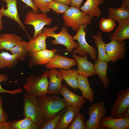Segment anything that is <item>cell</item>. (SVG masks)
Segmentation results:
<instances>
[{"label": "cell", "instance_id": "37", "mask_svg": "<svg viewBox=\"0 0 129 129\" xmlns=\"http://www.w3.org/2000/svg\"><path fill=\"white\" fill-rule=\"evenodd\" d=\"M3 98L0 96V123L8 120V117L3 109Z\"/></svg>", "mask_w": 129, "mask_h": 129}, {"label": "cell", "instance_id": "31", "mask_svg": "<svg viewBox=\"0 0 129 129\" xmlns=\"http://www.w3.org/2000/svg\"><path fill=\"white\" fill-rule=\"evenodd\" d=\"M71 124L67 129H86V123L84 122L85 118L84 115L80 113L75 117Z\"/></svg>", "mask_w": 129, "mask_h": 129}, {"label": "cell", "instance_id": "20", "mask_svg": "<svg viewBox=\"0 0 129 129\" xmlns=\"http://www.w3.org/2000/svg\"><path fill=\"white\" fill-rule=\"evenodd\" d=\"M47 37L43 31H41L34 39L30 40L27 43L29 53H32L46 49V40Z\"/></svg>", "mask_w": 129, "mask_h": 129}, {"label": "cell", "instance_id": "23", "mask_svg": "<svg viewBox=\"0 0 129 129\" xmlns=\"http://www.w3.org/2000/svg\"><path fill=\"white\" fill-rule=\"evenodd\" d=\"M108 63L105 61L97 59L95 61L94 64L95 72L99 77L103 85L104 90L109 87L110 82L107 74Z\"/></svg>", "mask_w": 129, "mask_h": 129}, {"label": "cell", "instance_id": "32", "mask_svg": "<svg viewBox=\"0 0 129 129\" xmlns=\"http://www.w3.org/2000/svg\"><path fill=\"white\" fill-rule=\"evenodd\" d=\"M116 22L109 18L101 17L99 24L100 29L102 31L109 32L113 30L116 27Z\"/></svg>", "mask_w": 129, "mask_h": 129}, {"label": "cell", "instance_id": "6", "mask_svg": "<svg viewBox=\"0 0 129 129\" xmlns=\"http://www.w3.org/2000/svg\"><path fill=\"white\" fill-rule=\"evenodd\" d=\"M87 25H81L80 28L76 30V34L73 36V40H75L78 43V45L72 52L73 54H78L81 56L87 55L89 54L91 59L94 61L97 60V54L95 48L88 44L85 38L86 31H85Z\"/></svg>", "mask_w": 129, "mask_h": 129}, {"label": "cell", "instance_id": "30", "mask_svg": "<svg viewBox=\"0 0 129 129\" xmlns=\"http://www.w3.org/2000/svg\"><path fill=\"white\" fill-rule=\"evenodd\" d=\"M18 60L14 55L3 50L0 53V69L13 68L17 64Z\"/></svg>", "mask_w": 129, "mask_h": 129}, {"label": "cell", "instance_id": "27", "mask_svg": "<svg viewBox=\"0 0 129 129\" xmlns=\"http://www.w3.org/2000/svg\"><path fill=\"white\" fill-rule=\"evenodd\" d=\"M8 129H38L40 127L26 118L23 119L7 121Z\"/></svg>", "mask_w": 129, "mask_h": 129}, {"label": "cell", "instance_id": "21", "mask_svg": "<svg viewBox=\"0 0 129 129\" xmlns=\"http://www.w3.org/2000/svg\"><path fill=\"white\" fill-rule=\"evenodd\" d=\"M103 2V0H86L79 9L88 15L91 19L94 16L99 17L102 12L98 6Z\"/></svg>", "mask_w": 129, "mask_h": 129}, {"label": "cell", "instance_id": "41", "mask_svg": "<svg viewBox=\"0 0 129 129\" xmlns=\"http://www.w3.org/2000/svg\"><path fill=\"white\" fill-rule=\"evenodd\" d=\"M61 3L67 5H71V0H53Z\"/></svg>", "mask_w": 129, "mask_h": 129}, {"label": "cell", "instance_id": "5", "mask_svg": "<svg viewBox=\"0 0 129 129\" xmlns=\"http://www.w3.org/2000/svg\"><path fill=\"white\" fill-rule=\"evenodd\" d=\"M57 26L48 28L44 27L43 30L47 37L54 38V40L51 41L53 45L61 44L65 46L69 53L72 52L73 50L77 47L78 44L75 42L73 39V36L70 35L65 27H63L61 31L58 33H55V31L58 29Z\"/></svg>", "mask_w": 129, "mask_h": 129}, {"label": "cell", "instance_id": "13", "mask_svg": "<svg viewBox=\"0 0 129 129\" xmlns=\"http://www.w3.org/2000/svg\"><path fill=\"white\" fill-rule=\"evenodd\" d=\"M72 57L76 62L78 69L76 70L79 75L87 77L96 75L94 70V64L88 61L87 55L81 57L76 54H73Z\"/></svg>", "mask_w": 129, "mask_h": 129}, {"label": "cell", "instance_id": "28", "mask_svg": "<svg viewBox=\"0 0 129 129\" xmlns=\"http://www.w3.org/2000/svg\"><path fill=\"white\" fill-rule=\"evenodd\" d=\"M108 18L116 22L129 19V9L120 7L115 8L111 7L108 8Z\"/></svg>", "mask_w": 129, "mask_h": 129}, {"label": "cell", "instance_id": "4", "mask_svg": "<svg viewBox=\"0 0 129 129\" xmlns=\"http://www.w3.org/2000/svg\"><path fill=\"white\" fill-rule=\"evenodd\" d=\"M64 24L65 27H71L74 31L79 29L83 24L90 25L91 19L89 16L73 6L63 14Z\"/></svg>", "mask_w": 129, "mask_h": 129}, {"label": "cell", "instance_id": "12", "mask_svg": "<svg viewBox=\"0 0 129 129\" xmlns=\"http://www.w3.org/2000/svg\"><path fill=\"white\" fill-rule=\"evenodd\" d=\"M59 94L63 97L67 106H73L80 110L86 103L85 99L70 91L65 85L62 86Z\"/></svg>", "mask_w": 129, "mask_h": 129}, {"label": "cell", "instance_id": "3", "mask_svg": "<svg viewBox=\"0 0 129 129\" xmlns=\"http://www.w3.org/2000/svg\"><path fill=\"white\" fill-rule=\"evenodd\" d=\"M48 71H45L39 76L31 75L28 77L23 86L26 92L37 97L47 94L49 83L48 77Z\"/></svg>", "mask_w": 129, "mask_h": 129}, {"label": "cell", "instance_id": "39", "mask_svg": "<svg viewBox=\"0 0 129 129\" xmlns=\"http://www.w3.org/2000/svg\"><path fill=\"white\" fill-rule=\"evenodd\" d=\"M83 0H71V5L80 9Z\"/></svg>", "mask_w": 129, "mask_h": 129}, {"label": "cell", "instance_id": "40", "mask_svg": "<svg viewBox=\"0 0 129 129\" xmlns=\"http://www.w3.org/2000/svg\"><path fill=\"white\" fill-rule=\"evenodd\" d=\"M121 7L129 9V0H123L121 4Z\"/></svg>", "mask_w": 129, "mask_h": 129}, {"label": "cell", "instance_id": "9", "mask_svg": "<svg viewBox=\"0 0 129 129\" xmlns=\"http://www.w3.org/2000/svg\"><path fill=\"white\" fill-rule=\"evenodd\" d=\"M129 108V88L121 90L117 93L110 115L121 118Z\"/></svg>", "mask_w": 129, "mask_h": 129}, {"label": "cell", "instance_id": "25", "mask_svg": "<svg viewBox=\"0 0 129 129\" xmlns=\"http://www.w3.org/2000/svg\"><path fill=\"white\" fill-rule=\"evenodd\" d=\"M62 76L63 80L66 84L75 90L78 89V79L79 74L74 69L66 70L61 69L59 70Z\"/></svg>", "mask_w": 129, "mask_h": 129}, {"label": "cell", "instance_id": "38", "mask_svg": "<svg viewBox=\"0 0 129 129\" xmlns=\"http://www.w3.org/2000/svg\"><path fill=\"white\" fill-rule=\"evenodd\" d=\"M26 4V7H29L36 13H39V11L34 4L32 0H21Z\"/></svg>", "mask_w": 129, "mask_h": 129}, {"label": "cell", "instance_id": "43", "mask_svg": "<svg viewBox=\"0 0 129 129\" xmlns=\"http://www.w3.org/2000/svg\"><path fill=\"white\" fill-rule=\"evenodd\" d=\"M129 116V108L121 118H125Z\"/></svg>", "mask_w": 129, "mask_h": 129}, {"label": "cell", "instance_id": "33", "mask_svg": "<svg viewBox=\"0 0 129 129\" xmlns=\"http://www.w3.org/2000/svg\"><path fill=\"white\" fill-rule=\"evenodd\" d=\"M47 6L48 8L52 9L55 13L58 14H64L70 7L67 5L54 0L48 2Z\"/></svg>", "mask_w": 129, "mask_h": 129}, {"label": "cell", "instance_id": "16", "mask_svg": "<svg viewBox=\"0 0 129 129\" xmlns=\"http://www.w3.org/2000/svg\"><path fill=\"white\" fill-rule=\"evenodd\" d=\"M6 4V9H5L3 5L0 9L3 16H7L17 22L27 34L26 27L20 20L17 11V0H2Z\"/></svg>", "mask_w": 129, "mask_h": 129}, {"label": "cell", "instance_id": "29", "mask_svg": "<svg viewBox=\"0 0 129 129\" xmlns=\"http://www.w3.org/2000/svg\"><path fill=\"white\" fill-rule=\"evenodd\" d=\"M27 43L26 41H22L10 50L12 54L18 60L23 61L29 56V52L27 48Z\"/></svg>", "mask_w": 129, "mask_h": 129}, {"label": "cell", "instance_id": "7", "mask_svg": "<svg viewBox=\"0 0 129 129\" xmlns=\"http://www.w3.org/2000/svg\"><path fill=\"white\" fill-rule=\"evenodd\" d=\"M107 111L104 102L101 101L92 104L87 112L89 116V119L85 121L86 129H102L103 127L99 123L101 119L105 116Z\"/></svg>", "mask_w": 129, "mask_h": 129}, {"label": "cell", "instance_id": "44", "mask_svg": "<svg viewBox=\"0 0 129 129\" xmlns=\"http://www.w3.org/2000/svg\"></svg>", "mask_w": 129, "mask_h": 129}, {"label": "cell", "instance_id": "1", "mask_svg": "<svg viewBox=\"0 0 129 129\" xmlns=\"http://www.w3.org/2000/svg\"><path fill=\"white\" fill-rule=\"evenodd\" d=\"M23 98V113L25 118L40 127L47 121L37 97L26 92L24 93Z\"/></svg>", "mask_w": 129, "mask_h": 129}, {"label": "cell", "instance_id": "45", "mask_svg": "<svg viewBox=\"0 0 129 129\" xmlns=\"http://www.w3.org/2000/svg\"></svg>", "mask_w": 129, "mask_h": 129}, {"label": "cell", "instance_id": "10", "mask_svg": "<svg viewBox=\"0 0 129 129\" xmlns=\"http://www.w3.org/2000/svg\"><path fill=\"white\" fill-rule=\"evenodd\" d=\"M57 51L55 48L52 50L46 49L29 53V66L32 68L35 66L47 64L54 58Z\"/></svg>", "mask_w": 129, "mask_h": 129}, {"label": "cell", "instance_id": "42", "mask_svg": "<svg viewBox=\"0 0 129 129\" xmlns=\"http://www.w3.org/2000/svg\"><path fill=\"white\" fill-rule=\"evenodd\" d=\"M2 16L1 10H0V31L3 29L2 23L1 19L2 17Z\"/></svg>", "mask_w": 129, "mask_h": 129}, {"label": "cell", "instance_id": "18", "mask_svg": "<svg viewBox=\"0 0 129 129\" xmlns=\"http://www.w3.org/2000/svg\"><path fill=\"white\" fill-rule=\"evenodd\" d=\"M118 26L114 32L108 36L109 40L120 42L129 38V19L117 22Z\"/></svg>", "mask_w": 129, "mask_h": 129}, {"label": "cell", "instance_id": "35", "mask_svg": "<svg viewBox=\"0 0 129 129\" xmlns=\"http://www.w3.org/2000/svg\"><path fill=\"white\" fill-rule=\"evenodd\" d=\"M39 11L41 12L45 13L49 12L50 9L47 6V3L52 0H32Z\"/></svg>", "mask_w": 129, "mask_h": 129}, {"label": "cell", "instance_id": "26", "mask_svg": "<svg viewBox=\"0 0 129 129\" xmlns=\"http://www.w3.org/2000/svg\"><path fill=\"white\" fill-rule=\"evenodd\" d=\"M92 36L98 49L97 59L108 62L110 61L106 54L105 43L103 40L102 33L100 31H98L96 35L93 34Z\"/></svg>", "mask_w": 129, "mask_h": 129}, {"label": "cell", "instance_id": "36", "mask_svg": "<svg viewBox=\"0 0 129 129\" xmlns=\"http://www.w3.org/2000/svg\"><path fill=\"white\" fill-rule=\"evenodd\" d=\"M8 79V77L7 74L0 75V93H7L14 95L16 94L20 93L23 91L21 88H19L13 90H8L3 88L1 86L0 83L1 82H5Z\"/></svg>", "mask_w": 129, "mask_h": 129}, {"label": "cell", "instance_id": "15", "mask_svg": "<svg viewBox=\"0 0 129 129\" xmlns=\"http://www.w3.org/2000/svg\"><path fill=\"white\" fill-rule=\"evenodd\" d=\"M48 78L50 81L48 88L47 93L51 95H58L62 85V76L57 68L50 69L48 73Z\"/></svg>", "mask_w": 129, "mask_h": 129}, {"label": "cell", "instance_id": "17", "mask_svg": "<svg viewBox=\"0 0 129 129\" xmlns=\"http://www.w3.org/2000/svg\"><path fill=\"white\" fill-rule=\"evenodd\" d=\"M77 64L74 58L60 56L57 53L54 58L46 65V67L48 69L56 68L67 70Z\"/></svg>", "mask_w": 129, "mask_h": 129}, {"label": "cell", "instance_id": "2", "mask_svg": "<svg viewBox=\"0 0 129 129\" xmlns=\"http://www.w3.org/2000/svg\"><path fill=\"white\" fill-rule=\"evenodd\" d=\"M48 121L57 115L67 106L64 98L57 95L47 94L37 97Z\"/></svg>", "mask_w": 129, "mask_h": 129}, {"label": "cell", "instance_id": "19", "mask_svg": "<svg viewBox=\"0 0 129 129\" xmlns=\"http://www.w3.org/2000/svg\"><path fill=\"white\" fill-rule=\"evenodd\" d=\"M80 110L75 107L67 106L59 121L56 129H66Z\"/></svg>", "mask_w": 129, "mask_h": 129}, {"label": "cell", "instance_id": "11", "mask_svg": "<svg viewBox=\"0 0 129 129\" xmlns=\"http://www.w3.org/2000/svg\"><path fill=\"white\" fill-rule=\"evenodd\" d=\"M107 57L110 61L115 63L118 60L124 58L126 51L125 42H120L116 40H111L105 43Z\"/></svg>", "mask_w": 129, "mask_h": 129}, {"label": "cell", "instance_id": "22", "mask_svg": "<svg viewBox=\"0 0 129 129\" xmlns=\"http://www.w3.org/2000/svg\"><path fill=\"white\" fill-rule=\"evenodd\" d=\"M78 88L82 93V97L89 102H92L94 97V90L91 87L88 77L79 75L78 79Z\"/></svg>", "mask_w": 129, "mask_h": 129}, {"label": "cell", "instance_id": "24", "mask_svg": "<svg viewBox=\"0 0 129 129\" xmlns=\"http://www.w3.org/2000/svg\"><path fill=\"white\" fill-rule=\"evenodd\" d=\"M22 39L20 36L15 34H0V50L5 49L10 51Z\"/></svg>", "mask_w": 129, "mask_h": 129}, {"label": "cell", "instance_id": "34", "mask_svg": "<svg viewBox=\"0 0 129 129\" xmlns=\"http://www.w3.org/2000/svg\"><path fill=\"white\" fill-rule=\"evenodd\" d=\"M65 108L60 111L55 116L46 122L40 127V129H56L60 118Z\"/></svg>", "mask_w": 129, "mask_h": 129}, {"label": "cell", "instance_id": "46", "mask_svg": "<svg viewBox=\"0 0 129 129\" xmlns=\"http://www.w3.org/2000/svg\"></svg>", "mask_w": 129, "mask_h": 129}, {"label": "cell", "instance_id": "14", "mask_svg": "<svg viewBox=\"0 0 129 129\" xmlns=\"http://www.w3.org/2000/svg\"><path fill=\"white\" fill-rule=\"evenodd\" d=\"M100 126L110 129H128L129 128V116L117 118L107 116L103 117L99 123Z\"/></svg>", "mask_w": 129, "mask_h": 129}, {"label": "cell", "instance_id": "8", "mask_svg": "<svg viewBox=\"0 0 129 129\" xmlns=\"http://www.w3.org/2000/svg\"><path fill=\"white\" fill-rule=\"evenodd\" d=\"M52 21V18L48 17L46 13H39L30 11L26 15L24 24L32 25L34 27V32L32 38L33 39L43 30L45 26L50 25Z\"/></svg>", "mask_w": 129, "mask_h": 129}]
</instances>
